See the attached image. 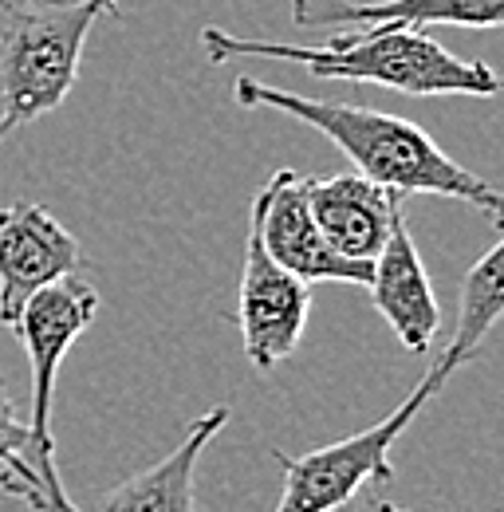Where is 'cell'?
<instances>
[{"mask_svg": "<svg viewBox=\"0 0 504 512\" xmlns=\"http://www.w3.org/2000/svg\"><path fill=\"white\" fill-rule=\"evenodd\" d=\"M233 99L249 111L268 107V111H284L288 119L308 123L323 138H331L355 162V174H363L367 182H378L394 193H434V197H449V201H465V205L481 209L489 221H501V190L493 182H485L481 174L465 170L461 162H453L438 142L422 127H414L410 119L371 111L359 103L296 95V91L260 83L252 75H237Z\"/></svg>", "mask_w": 504, "mask_h": 512, "instance_id": "cell-1", "label": "cell"}, {"mask_svg": "<svg viewBox=\"0 0 504 512\" xmlns=\"http://www.w3.org/2000/svg\"><path fill=\"white\" fill-rule=\"evenodd\" d=\"M201 48L213 64H229L241 56L300 64L312 79L327 83H375L402 95H473L489 99L501 91L497 71L481 60H461L422 28H371V32H331L323 44H284V40H252L229 36L221 28H201Z\"/></svg>", "mask_w": 504, "mask_h": 512, "instance_id": "cell-2", "label": "cell"}, {"mask_svg": "<svg viewBox=\"0 0 504 512\" xmlns=\"http://www.w3.org/2000/svg\"><path fill=\"white\" fill-rule=\"evenodd\" d=\"M123 0H0V142L67 103L91 28Z\"/></svg>", "mask_w": 504, "mask_h": 512, "instance_id": "cell-3", "label": "cell"}, {"mask_svg": "<svg viewBox=\"0 0 504 512\" xmlns=\"http://www.w3.org/2000/svg\"><path fill=\"white\" fill-rule=\"evenodd\" d=\"M449 383V371L434 363L426 371V379L410 390V398L390 410L382 422L371 430H359L351 438H339L331 446H319L304 457H288L280 449H272V457L280 461L284 473V493L272 512H335L347 509L367 485H386L394 481V465H390V449L394 442L410 430V422L422 414V406Z\"/></svg>", "mask_w": 504, "mask_h": 512, "instance_id": "cell-4", "label": "cell"}, {"mask_svg": "<svg viewBox=\"0 0 504 512\" xmlns=\"http://www.w3.org/2000/svg\"><path fill=\"white\" fill-rule=\"evenodd\" d=\"M99 316V292L83 276H63L56 284L40 288L12 323L16 339L28 351L32 367V469L44 481L48 512H79L71 505L63 477L56 469V438H52V406H56V383H60L63 359L75 347V339Z\"/></svg>", "mask_w": 504, "mask_h": 512, "instance_id": "cell-5", "label": "cell"}, {"mask_svg": "<svg viewBox=\"0 0 504 512\" xmlns=\"http://www.w3.org/2000/svg\"><path fill=\"white\" fill-rule=\"evenodd\" d=\"M308 308H312L308 284L268 256L249 217L245 268H241V292H237V323H241L245 359L256 371H272L276 363L296 355L304 327H308Z\"/></svg>", "mask_w": 504, "mask_h": 512, "instance_id": "cell-6", "label": "cell"}, {"mask_svg": "<svg viewBox=\"0 0 504 512\" xmlns=\"http://www.w3.org/2000/svg\"><path fill=\"white\" fill-rule=\"evenodd\" d=\"M87 256L71 229L40 201L0 209V323L12 327L20 308L63 276H83Z\"/></svg>", "mask_w": 504, "mask_h": 512, "instance_id": "cell-7", "label": "cell"}, {"mask_svg": "<svg viewBox=\"0 0 504 512\" xmlns=\"http://www.w3.org/2000/svg\"><path fill=\"white\" fill-rule=\"evenodd\" d=\"M252 225L264 241L268 256L288 268L292 276H300L304 284H371V264L367 260H347L339 256L319 233L312 221V209L304 201L300 174L292 170H276L264 190L252 197Z\"/></svg>", "mask_w": 504, "mask_h": 512, "instance_id": "cell-8", "label": "cell"}, {"mask_svg": "<svg viewBox=\"0 0 504 512\" xmlns=\"http://www.w3.org/2000/svg\"><path fill=\"white\" fill-rule=\"evenodd\" d=\"M304 201L312 209L323 241L347 260H375L390 225L402 217V193L367 182L363 174H331V178H300Z\"/></svg>", "mask_w": 504, "mask_h": 512, "instance_id": "cell-9", "label": "cell"}, {"mask_svg": "<svg viewBox=\"0 0 504 512\" xmlns=\"http://www.w3.org/2000/svg\"><path fill=\"white\" fill-rule=\"evenodd\" d=\"M367 288L375 296L378 316L390 323L398 343L410 355L430 351V343L438 335L441 308L434 288H430V272L422 264V253L414 245V233L402 217L390 225V237L382 241L378 256L371 260V284Z\"/></svg>", "mask_w": 504, "mask_h": 512, "instance_id": "cell-10", "label": "cell"}, {"mask_svg": "<svg viewBox=\"0 0 504 512\" xmlns=\"http://www.w3.org/2000/svg\"><path fill=\"white\" fill-rule=\"evenodd\" d=\"M296 28L371 32V28H501L504 0H288Z\"/></svg>", "mask_w": 504, "mask_h": 512, "instance_id": "cell-11", "label": "cell"}, {"mask_svg": "<svg viewBox=\"0 0 504 512\" xmlns=\"http://www.w3.org/2000/svg\"><path fill=\"white\" fill-rule=\"evenodd\" d=\"M229 406H213L186 430L182 446L166 453L158 465L115 485L95 512H197L193 509V477L205 446L229 426Z\"/></svg>", "mask_w": 504, "mask_h": 512, "instance_id": "cell-12", "label": "cell"}, {"mask_svg": "<svg viewBox=\"0 0 504 512\" xmlns=\"http://www.w3.org/2000/svg\"><path fill=\"white\" fill-rule=\"evenodd\" d=\"M504 245H489L485 256L465 272L461 280V296H457V327L453 339L441 351V367L453 375L457 367L473 363L485 347V339L493 335V327L504 312Z\"/></svg>", "mask_w": 504, "mask_h": 512, "instance_id": "cell-13", "label": "cell"}, {"mask_svg": "<svg viewBox=\"0 0 504 512\" xmlns=\"http://www.w3.org/2000/svg\"><path fill=\"white\" fill-rule=\"evenodd\" d=\"M0 485L20 497L28 509L48 512V493H44V481L40 473L32 469V430H28V418L20 414L12 390L0 375Z\"/></svg>", "mask_w": 504, "mask_h": 512, "instance_id": "cell-14", "label": "cell"}, {"mask_svg": "<svg viewBox=\"0 0 504 512\" xmlns=\"http://www.w3.org/2000/svg\"><path fill=\"white\" fill-rule=\"evenodd\" d=\"M367 512H414V509H398V505H390V501H371Z\"/></svg>", "mask_w": 504, "mask_h": 512, "instance_id": "cell-15", "label": "cell"}]
</instances>
